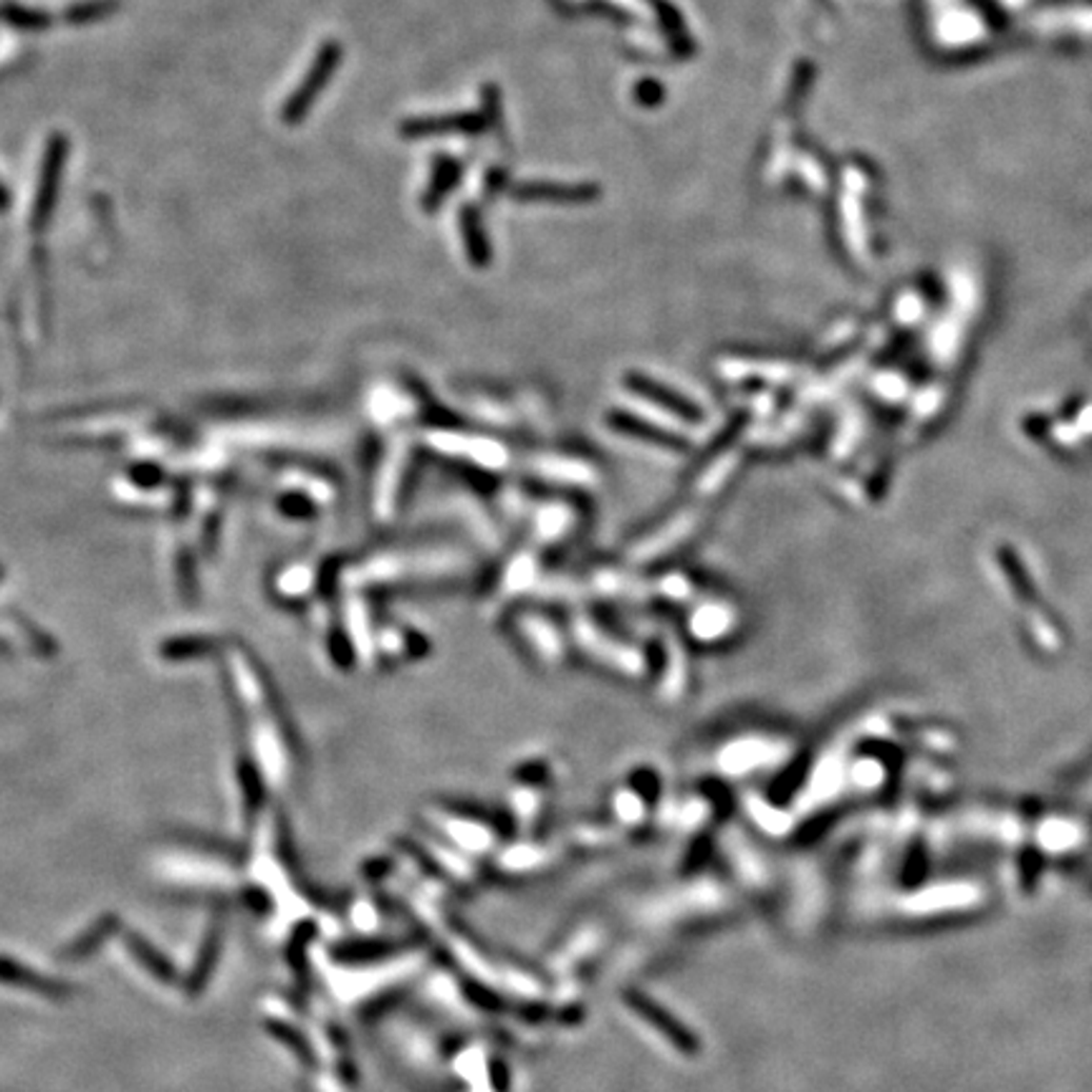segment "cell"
<instances>
[{"mask_svg": "<svg viewBox=\"0 0 1092 1092\" xmlns=\"http://www.w3.org/2000/svg\"><path fill=\"white\" fill-rule=\"evenodd\" d=\"M469 554L456 547H418V549H388L372 554L352 570L350 579L355 587L397 584L408 579H438L453 577L469 570Z\"/></svg>", "mask_w": 1092, "mask_h": 1092, "instance_id": "obj_1", "label": "cell"}, {"mask_svg": "<svg viewBox=\"0 0 1092 1092\" xmlns=\"http://www.w3.org/2000/svg\"><path fill=\"white\" fill-rule=\"evenodd\" d=\"M615 408L624 422H635L642 431L671 438L678 445L700 443L706 440V422L696 413H686L680 402L668 395L642 388V384H622L612 393Z\"/></svg>", "mask_w": 1092, "mask_h": 1092, "instance_id": "obj_2", "label": "cell"}, {"mask_svg": "<svg viewBox=\"0 0 1092 1092\" xmlns=\"http://www.w3.org/2000/svg\"><path fill=\"white\" fill-rule=\"evenodd\" d=\"M418 440L428 451L438 456L460 460L483 473H507L514 463V453L503 440L485 433L458 431V428L428 425L418 433Z\"/></svg>", "mask_w": 1092, "mask_h": 1092, "instance_id": "obj_3", "label": "cell"}, {"mask_svg": "<svg viewBox=\"0 0 1092 1092\" xmlns=\"http://www.w3.org/2000/svg\"><path fill=\"white\" fill-rule=\"evenodd\" d=\"M570 637L587 658L599 662V666L608 668L612 673L622 675V678L637 680L648 675V655L633 642L612 635L610 630H604L587 612H574L570 622Z\"/></svg>", "mask_w": 1092, "mask_h": 1092, "instance_id": "obj_4", "label": "cell"}, {"mask_svg": "<svg viewBox=\"0 0 1092 1092\" xmlns=\"http://www.w3.org/2000/svg\"><path fill=\"white\" fill-rule=\"evenodd\" d=\"M413 448V438L408 431L388 433V445H384L380 469L375 473V491H372V509H375L377 519H393L408 478Z\"/></svg>", "mask_w": 1092, "mask_h": 1092, "instance_id": "obj_5", "label": "cell"}, {"mask_svg": "<svg viewBox=\"0 0 1092 1092\" xmlns=\"http://www.w3.org/2000/svg\"><path fill=\"white\" fill-rule=\"evenodd\" d=\"M527 469L536 481L557 489H597L602 473L590 458L567 451H536L523 458Z\"/></svg>", "mask_w": 1092, "mask_h": 1092, "instance_id": "obj_6", "label": "cell"}, {"mask_svg": "<svg viewBox=\"0 0 1092 1092\" xmlns=\"http://www.w3.org/2000/svg\"><path fill=\"white\" fill-rule=\"evenodd\" d=\"M703 523V511L700 507H688L675 511L668 521H662L658 529L640 536L628 552L630 564H650V561L662 559L666 554H671L680 544H686L693 534L698 532V527Z\"/></svg>", "mask_w": 1092, "mask_h": 1092, "instance_id": "obj_7", "label": "cell"}, {"mask_svg": "<svg viewBox=\"0 0 1092 1092\" xmlns=\"http://www.w3.org/2000/svg\"><path fill=\"white\" fill-rule=\"evenodd\" d=\"M368 415L377 428L388 433L408 431L413 420L420 415V400L405 384H375L368 393Z\"/></svg>", "mask_w": 1092, "mask_h": 1092, "instance_id": "obj_8", "label": "cell"}, {"mask_svg": "<svg viewBox=\"0 0 1092 1092\" xmlns=\"http://www.w3.org/2000/svg\"><path fill=\"white\" fill-rule=\"evenodd\" d=\"M736 610L729 599L721 597H696L688 604L686 633L700 646L721 642L734 633Z\"/></svg>", "mask_w": 1092, "mask_h": 1092, "instance_id": "obj_9", "label": "cell"}, {"mask_svg": "<svg viewBox=\"0 0 1092 1092\" xmlns=\"http://www.w3.org/2000/svg\"><path fill=\"white\" fill-rule=\"evenodd\" d=\"M514 628L532 653L544 666H559L567 655V635L559 624L539 610H521L514 615Z\"/></svg>", "mask_w": 1092, "mask_h": 1092, "instance_id": "obj_10", "label": "cell"}, {"mask_svg": "<svg viewBox=\"0 0 1092 1092\" xmlns=\"http://www.w3.org/2000/svg\"><path fill=\"white\" fill-rule=\"evenodd\" d=\"M529 532H532L534 547H552L567 539L577 529L579 514L570 501L561 498H549V501H534L527 511Z\"/></svg>", "mask_w": 1092, "mask_h": 1092, "instance_id": "obj_11", "label": "cell"}, {"mask_svg": "<svg viewBox=\"0 0 1092 1092\" xmlns=\"http://www.w3.org/2000/svg\"><path fill=\"white\" fill-rule=\"evenodd\" d=\"M691 683V658L678 637H668L662 648V668L658 675V696L666 703H675L686 696Z\"/></svg>", "mask_w": 1092, "mask_h": 1092, "instance_id": "obj_12", "label": "cell"}, {"mask_svg": "<svg viewBox=\"0 0 1092 1092\" xmlns=\"http://www.w3.org/2000/svg\"><path fill=\"white\" fill-rule=\"evenodd\" d=\"M541 577H544V574H541L539 554H536L534 544H529L527 549H521V552H516L514 557L509 559L498 590H501L503 597L529 595V592H536Z\"/></svg>", "mask_w": 1092, "mask_h": 1092, "instance_id": "obj_13", "label": "cell"}, {"mask_svg": "<svg viewBox=\"0 0 1092 1092\" xmlns=\"http://www.w3.org/2000/svg\"><path fill=\"white\" fill-rule=\"evenodd\" d=\"M587 590L608 599H640L650 595V582H642L635 572L620 567H602L587 579Z\"/></svg>", "mask_w": 1092, "mask_h": 1092, "instance_id": "obj_14", "label": "cell"}, {"mask_svg": "<svg viewBox=\"0 0 1092 1092\" xmlns=\"http://www.w3.org/2000/svg\"><path fill=\"white\" fill-rule=\"evenodd\" d=\"M64 157H66L64 137H61V140L56 137V140L48 144L46 165H43V178H41V187H39V198H36V211H34V229H41V225L48 220V216H52L56 193H59L61 170H64Z\"/></svg>", "mask_w": 1092, "mask_h": 1092, "instance_id": "obj_15", "label": "cell"}, {"mask_svg": "<svg viewBox=\"0 0 1092 1092\" xmlns=\"http://www.w3.org/2000/svg\"><path fill=\"white\" fill-rule=\"evenodd\" d=\"M650 595H658L662 599H668V602L686 604L688 608V604L698 597V590L696 582L691 579V574L671 570L662 572L660 577H655L653 582H650Z\"/></svg>", "mask_w": 1092, "mask_h": 1092, "instance_id": "obj_16", "label": "cell"}, {"mask_svg": "<svg viewBox=\"0 0 1092 1092\" xmlns=\"http://www.w3.org/2000/svg\"><path fill=\"white\" fill-rule=\"evenodd\" d=\"M736 469V456L734 453H718L716 458L711 460V463H706L703 469L698 471L696 476V483H693V491H696V496L700 498H709L716 494L718 489L726 483V478L731 476Z\"/></svg>", "mask_w": 1092, "mask_h": 1092, "instance_id": "obj_17", "label": "cell"}, {"mask_svg": "<svg viewBox=\"0 0 1092 1092\" xmlns=\"http://www.w3.org/2000/svg\"><path fill=\"white\" fill-rule=\"evenodd\" d=\"M0 981L16 984V987L36 989L39 994L56 996V999L64 996V987H59V984L52 981V978L31 974V969H26V966H18L16 961H11V958H0Z\"/></svg>", "mask_w": 1092, "mask_h": 1092, "instance_id": "obj_18", "label": "cell"}, {"mask_svg": "<svg viewBox=\"0 0 1092 1092\" xmlns=\"http://www.w3.org/2000/svg\"><path fill=\"white\" fill-rule=\"evenodd\" d=\"M410 633L405 628H397V624H380L377 628V655L380 658L400 660L410 655Z\"/></svg>", "mask_w": 1092, "mask_h": 1092, "instance_id": "obj_19", "label": "cell"}, {"mask_svg": "<svg viewBox=\"0 0 1092 1092\" xmlns=\"http://www.w3.org/2000/svg\"><path fill=\"white\" fill-rule=\"evenodd\" d=\"M130 946H132V953H135V956L140 958L144 966H147L150 974H155L157 978H162V981H173L175 969H173V966H170V961H167L165 956H160V953H157L153 946L147 944V940H140V938L132 936Z\"/></svg>", "mask_w": 1092, "mask_h": 1092, "instance_id": "obj_20", "label": "cell"}, {"mask_svg": "<svg viewBox=\"0 0 1092 1092\" xmlns=\"http://www.w3.org/2000/svg\"><path fill=\"white\" fill-rule=\"evenodd\" d=\"M112 926H115V918H102L97 926L90 928V933H84V936L74 940V944L68 946V951L64 953V956L66 958H84V956H90V953L94 951V946L102 944V940L110 936Z\"/></svg>", "mask_w": 1092, "mask_h": 1092, "instance_id": "obj_21", "label": "cell"}, {"mask_svg": "<svg viewBox=\"0 0 1092 1092\" xmlns=\"http://www.w3.org/2000/svg\"><path fill=\"white\" fill-rule=\"evenodd\" d=\"M0 18H8V23L21 28H41L43 23H46L41 16L28 14V11L23 8H0Z\"/></svg>", "mask_w": 1092, "mask_h": 1092, "instance_id": "obj_22", "label": "cell"}, {"mask_svg": "<svg viewBox=\"0 0 1092 1092\" xmlns=\"http://www.w3.org/2000/svg\"><path fill=\"white\" fill-rule=\"evenodd\" d=\"M110 8H112V5H110ZM110 8H106L104 3L79 5V8H74V11H72V18H74V21H77V23L81 21V18H92V21H94V18H97V16H104L106 11H110Z\"/></svg>", "mask_w": 1092, "mask_h": 1092, "instance_id": "obj_23", "label": "cell"}, {"mask_svg": "<svg viewBox=\"0 0 1092 1092\" xmlns=\"http://www.w3.org/2000/svg\"><path fill=\"white\" fill-rule=\"evenodd\" d=\"M5 200H8V198H5V193L0 191V211H3V207H5Z\"/></svg>", "mask_w": 1092, "mask_h": 1092, "instance_id": "obj_24", "label": "cell"}]
</instances>
